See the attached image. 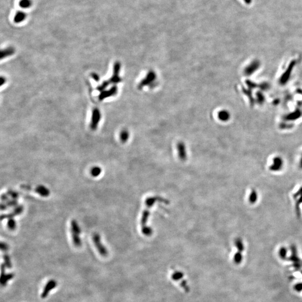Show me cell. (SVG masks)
I'll return each mask as SVG.
<instances>
[{
    "label": "cell",
    "mask_w": 302,
    "mask_h": 302,
    "mask_svg": "<svg viewBox=\"0 0 302 302\" xmlns=\"http://www.w3.org/2000/svg\"><path fill=\"white\" fill-rule=\"evenodd\" d=\"M71 232L72 238V242L74 246L77 247H81L82 245V241L80 237L81 231L77 222L74 219L71 222Z\"/></svg>",
    "instance_id": "obj_1"
},
{
    "label": "cell",
    "mask_w": 302,
    "mask_h": 302,
    "mask_svg": "<svg viewBox=\"0 0 302 302\" xmlns=\"http://www.w3.org/2000/svg\"><path fill=\"white\" fill-rule=\"evenodd\" d=\"M92 241L99 254L103 257H106L108 254V251L107 250V248L101 242V237L99 233H95L93 235Z\"/></svg>",
    "instance_id": "obj_2"
},
{
    "label": "cell",
    "mask_w": 302,
    "mask_h": 302,
    "mask_svg": "<svg viewBox=\"0 0 302 302\" xmlns=\"http://www.w3.org/2000/svg\"><path fill=\"white\" fill-rule=\"evenodd\" d=\"M57 283L55 280L51 279L49 280L43 288L42 293L41 294V297L43 299L46 298L48 297L49 293L52 291L53 289H54L57 287Z\"/></svg>",
    "instance_id": "obj_3"
},
{
    "label": "cell",
    "mask_w": 302,
    "mask_h": 302,
    "mask_svg": "<svg viewBox=\"0 0 302 302\" xmlns=\"http://www.w3.org/2000/svg\"><path fill=\"white\" fill-rule=\"evenodd\" d=\"M101 118V114L99 110L95 109L92 111V119L91 123V128L92 130H96Z\"/></svg>",
    "instance_id": "obj_4"
},
{
    "label": "cell",
    "mask_w": 302,
    "mask_h": 302,
    "mask_svg": "<svg viewBox=\"0 0 302 302\" xmlns=\"http://www.w3.org/2000/svg\"><path fill=\"white\" fill-rule=\"evenodd\" d=\"M283 166V160L279 156H276L273 159V163L270 167V169L272 171H279Z\"/></svg>",
    "instance_id": "obj_5"
},
{
    "label": "cell",
    "mask_w": 302,
    "mask_h": 302,
    "mask_svg": "<svg viewBox=\"0 0 302 302\" xmlns=\"http://www.w3.org/2000/svg\"><path fill=\"white\" fill-rule=\"evenodd\" d=\"M5 266L2 264L1 266V284L2 286H5L9 280H11L14 277V275L13 274H6L5 272Z\"/></svg>",
    "instance_id": "obj_6"
},
{
    "label": "cell",
    "mask_w": 302,
    "mask_h": 302,
    "mask_svg": "<svg viewBox=\"0 0 302 302\" xmlns=\"http://www.w3.org/2000/svg\"><path fill=\"white\" fill-rule=\"evenodd\" d=\"M260 62L258 60H256L251 63L246 68L245 74L246 75H251L254 74L256 71L258 70L260 67Z\"/></svg>",
    "instance_id": "obj_7"
},
{
    "label": "cell",
    "mask_w": 302,
    "mask_h": 302,
    "mask_svg": "<svg viewBox=\"0 0 302 302\" xmlns=\"http://www.w3.org/2000/svg\"><path fill=\"white\" fill-rule=\"evenodd\" d=\"M24 210V208H23V206L20 205V206H18L15 208L14 210L11 212V213L8 214V215H2L1 216V220L2 221L4 219H5V218H14L16 215H19L22 212V211Z\"/></svg>",
    "instance_id": "obj_8"
},
{
    "label": "cell",
    "mask_w": 302,
    "mask_h": 302,
    "mask_svg": "<svg viewBox=\"0 0 302 302\" xmlns=\"http://www.w3.org/2000/svg\"><path fill=\"white\" fill-rule=\"evenodd\" d=\"M35 192L43 197H47L50 195V191L48 188L43 185H38L35 190Z\"/></svg>",
    "instance_id": "obj_9"
},
{
    "label": "cell",
    "mask_w": 302,
    "mask_h": 302,
    "mask_svg": "<svg viewBox=\"0 0 302 302\" xmlns=\"http://www.w3.org/2000/svg\"><path fill=\"white\" fill-rule=\"evenodd\" d=\"M26 18V14L25 12L22 11H18L15 14L14 18V21L15 23L18 24L24 21Z\"/></svg>",
    "instance_id": "obj_10"
},
{
    "label": "cell",
    "mask_w": 302,
    "mask_h": 302,
    "mask_svg": "<svg viewBox=\"0 0 302 302\" xmlns=\"http://www.w3.org/2000/svg\"><path fill=\"white\" fill-rule=\"evenodd\" d=\"M14 53V49L12 48H8L2 50L1 52V58L3 59L8 56L12 55Z\"/></svg>",
    "instance_id": "obj_11"
},
{
    "label": "cell",
    "mask_w": 302,
    "mask_h": 302,
    "mask_svg": "<svg viewBox=\"0 0 302 302\" xmlns=\"http://www.w3.org/2000/svg\"><path fill=\"white\" fill-rule=\"evenodd\" d=\"M32 5L31 0H20L19 2V6L22 8H28Z\"/></svg>",
    "instance_id": "obj_12"
},
{
    "label": "cell",
    "mask_w": 302,
    "mask_h": 302,
    "mask_svg": "<svg viewBox=\"0 0 302 302\" xmlns=\"http://www.w3.org/2000/svg\"><path fill=\"white\" fill-rule=\"evenodd\" d=\"M293 64H291V66H290L289 67V69L287 70V71L284 74L283 76L281 77V84H285L287 81L289 79V77L290 76V74L291 72V70H292V68H293Z\"/></svg>",
    "instance_id": "obj_13"
},
{
    "label": "cell",
    "mask_w": 302,
    "mask_h": 302,
    "mask_svg": "<svg viewBox=\"0 0 302 302\" xmlns=\"http://www.w3.org/2000/svg\"><path fill=\"white\" fill-rule=\"evenodd\" d=\"M258 199V193L255 190H252L249 196V202L251 204H254L257 202Z\"/></svg>",
    "instance_id": "obj_14"
},
{
    "label": "cell",
    "mask_w": 302,
    "mask_h": 302,
    "mask_svg": "<svg viewBox=\"0 0 302 302\" xmlns=\"http://www.w3.org/2000/svg\"><path fill=\"white\" fill-rule=\"evenodd\" d=\"M101 169L99 166H94L91 169L90 172L93 177H97L101 173Z\"/></svg>",
    "instance_id": "obj_15"
},
{
    "label": "cell",
    "mask_w": 302,
    "mask_h": 302,
    "mask_svg": "<svg viewBox=\"0 0 302 302\" xmlns=\"http://www.w3.org/2000/svg\"><path fill=\"white\" fill-rule=\"evenodd\" d=\"M114 92H115V90L113 89L112 90L108 91L101 92V94L100 95L99 99L100 100H102L107 98V97H109V96H110V95H113L114 94Z\"/></svg>",
    "instance_id": "obj_16"
},
{
    "label": "cell",
    "mask_w": 302,
    "mask_h": 302,
    "mask_svg": "<svg viewBox=\"0 0 302 302\" xmlns=\"http://www.w3.org/2000/svg\"><path fill=\"white\" fill-rule=\"evenodd\" d=\"M4 260L5 266L9 269L11 268L12 264L10 256H8V254H5L4 256Z\"/></svg>",
    "instance_id": "obj_17"
},
{
    "label": "cell",
    "mask_w": 302,
    "mask_h": 302,
    "mask_svg": "<svg viewBox=\"0 0 302 302\" xmlns=\"http://www.w3.org/2000/svg\"><path fill=\"white\" fill-rule=\"evenodd\" d=\"M8 227L10 230H14L16 227V223L14 218H9L8 222Z\"/></svg>",
    "instance_id": "obj_18"
},
{
    "label": "cell",
    "mask_w": 302,
    "mask_h": 302,
    "mask_svg": "<svg viewBox=\"0 0 302 302\" xmlns=\"http://www.w3.org/2000/svg\"><path fill=\"white\" fill-rule=\"evenodd\" d=\"M184 276V275H183V273L181 271H176L175 273H173V274L172 275V279H173V280H175V281H177V280H180Z\"/></svg>",
    "instance_id": "obj_19"
},
{
    "label": "cell",
    "mask_w": 302,
    "mask_h": 302,
    "mask_svg": "<svg viewBox=\"0 0 302 302\" xmlns=\"http://www.w3.org/2000/svg\"><path fill=\"white\" fill-rule=\"evenodd\" d=\"M235 245L236 247L238 248L239 252H242L244 250V246H243V242L240 238L237 239L235 242Z\"/></svg>",
    "instance_id": "obj_20"
},
{
    "label": "cell",
    "mask_w": 302,
    "mask_h": 302,
    "mask_svg": "<svg viewBox=\"0 0 302 302\" xmlns=\"http://www.w3.org/2000/svg\"><path fill=\"white\" fill-rule=\"evenodd\" d=\"M242 255L241 254V253H240V252H237L235 255V257H234L235 261L236 264H240V262L242 261Z\"/></svg>",
    "instance_id": "obj_21"
},
{
    "label": "cell",
    "mask_w": 302,
    "mask_h": 302,
    "mask_svg": "<svg viewBox=\"0 0 302 302\" xmlns=\"http://www.w3.org/2000/svg\"><path fill=\"white\" fill-rule=\"evenodd\" d=\"M219 117L221 118V119L224 120V121H225L227 120H228L229 119V113H228L227 111H222L220 114H219Z\"/></svg>",
    "instance_id": "obj_22"
},
{
    "label": "cell",
    "mask_w": 302,
    "mask_h": 302,
    "mask_svg": "<svg viewBox=\"0 0 302 302\" xmlns=\"http://www.w3.org/2000/svg\"><path fill=\"white\" fill-rule=\"evenodd\" d=\"M287 251L285 247H281L280 250V251H279V254H280L281 258H285L286 256H287Z\"/></svg>",
    "instance_id": "obj_23"
},
{
    "label": "cell",
    "mask_w": 302,
    "mask_h": 302,
    "mask_svg": "<svg viewBox=\"0 0 302 302\" xmlns=\"http://www.w3.org/2000/svg\"><path fill=\"white\" fill-rule=\"evenodd\" d=\"M128 133H126V132H122V133L120 134V139H121V140L123 142H125L128 139Z\"/></svg>",
    "instance_id": "obj_24"
},
{
    "label": "cell",
    "mask_w": 302,
    "mask_h": 302,
    "mask_svg": "<svg viewBox=\"0 0 302 302\" xmlns=\"http://www.w3.org/2000/svg\"><path fill=\"white\" fill-rule=\"evenodd\" d=\"M1 249L3 251H6L8 249V244L4 242H1Z\"/></svg>",
    "instance_id": "obj_25"
},
{
    "label": "cell",
    "mask_w": 302,
    "mask_h": 302,
    "mask_svg": "<svg viewBox=\"0 0 302 302\" xmlns=\"http://www.w3.org/2000/svg\"><path fill=\"white\" fill-rule=\"evenodd\" d=\"M8 194L12 196V198L14 199H16L18 197V194L16 192H13V191H9Z\"/></svg>",
    "instance_id": "obj_26"
},
{
    "label": "cell",
    "mask_w": 302,
    "mask_h": 302,
    "mask_svg": "<svg viewBox=\"0 0 302 302\" xmlns=\"http://www.w3.org/2000/svg\"><path fill=\"white\" fill-rule=\"evenodd\" d=\"M300 115H299V113L297 114L296 113H294V114H291V115H289V116L288 117V118H289V119H296V118L299 117Z\"/></svg>",
    "instance_id": "obj_27"
},
{
    "label": "cell",
    "mask_w": 302,
    "mask_h": 302,
    "mask_svg": "<svg viewBox=\"0 0 302 302\" xmlns=\"http://www.w3.org/2000/svg\"><path fill=\"white\" fill-rule=\"evenodd\" d=\"M302 187L300 188L299 189L298 191L297 192L296 194H295L294 195V198H297L298 196H302Z\"/></svg>",
    "instance_id": "obj_28"
},
{
    "label": "cell",
    "mask_w": 302,
    "mask_h": 302,
    "mask_svg": "<svg viewBox=\"0 0 302 302\" xmlns=\"http://www.w3.org/2000/svg\"><path fill=\"white\" fill-rule=\"evenodd\" d=\"M258 101H259L260 103H261V102L263 101V100H264V97H263V96L261 94H258Z\"/></svg>",
    "instance_id": "obj_29"
},
{
    "label": "cell",
    "mask_w": 302,
    "mask_h": 302,
    "mask_svg": "<svg viewBox=\"0 0 302 302\" xmlns=\"http://www.w3.org/2000/svg\"><path fill=\"white\" fill-rule=\"evenodd\" d=\"M295 288H296V289H297V290H298L299 291H301V290H302V284H298V285H296V287H295Z\"/></svg>",
    "instance_id": "obj_30"
},
{
    "label": "cell",
    "mask_w": 302,
    "mask_h": 302,
    "mask_svg": "<svg viewBox=\"0 0 302 302\" xmlns=\"http://www.w3.org/2000/svg\"><path fill=\"white\" fill-rule=\"evenodd\" d=\"M243 1H245V4H246L247 5H250L252 1V0H243Z\"/></svg>",
    "instance_id": "obj_31"
},
{
    "label": "cell",
    "mask_w": 302,
    "mask_h": 302,
    "mask_svg": "<svg viewBox=\"0 0 302 302\" xmlns=\"http://www.w3.org/2000/svg\"><path fill=\"white\" fill-rule=\"evenodd\" d=\"M5 78L2 77L1 78V85H2L3 84H5Z\"/></svg>",
    "instance_id": "obj_32"
},
{
    "label": "cell",
    "mask_w": 302,
    "mask_h": 302,
    "mask_svg": "<svg viewBox=\"0 0 302 302\" xmlns=\"http://www.w3.org/2000/svg\"><path fill=\"white\" fill-rule=\"evenodd\" d=\"M299 166L302 169V158H301V159H300V164H299Z\"/></svg>",
    "instance_id": "obj_33"
}]
</instances>
